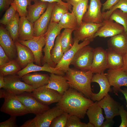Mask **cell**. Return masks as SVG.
<instances>
[{
  "instance_id": "ac0fdd59",
  "label": "cell",
  "mask_w": 127,
  "mask_h": 127,
  "mask_svg": "<svg viewBox=\"0 0 127 127\" xmlns=\"http://www.w3.org/2000/svg\"><path fill=\"white\" fill-rule=\"evenodd\" d=\"M99 105L104 110L107 119H113L119 115L120 104L115 101L108 93L103 98L97 101Z\"/></svg>"
},
{
  "instance_id": "8d00e7d4",
  "label": "cell",
  "mask_w": 127,
  "mask_h": 127,
  "mask_svg": "<svg viewBox=\"0 0 127 127\" xmlns=\"http://www.w3.org/2000/svg\"><path fill=\"white\" fill-rule=\"evenodd\" d=\"M109 18L122 25L124 32L127 34V13L116 9L112 12Z\"/></svg>"
},
{
  "instance_id": "f546056e",
  "label": "cell",
  "mask_w": 127,
  "mask_h": 127,
  "mask_svg": "<svg viewBox=\"0 0 127 127\" xmlns=\"http://www.w3.org/2000/svg\"><path fill=\"white\" fill-rule=\"evenodd\" d=\"M107 68L116 69L123 68V55L109 48L106 50Z\"/></svg>"
},
{
  "instance_id": "836d02e7",
  "label": "cell",
  "mask_w": 127,
  "mask_h": 127,
  "mask_svg": "<svg viewBox=\"0 0 127 127\" xmlns=\"http://www.w3.org/2000/svg\"><path fill=\"white\" fill-rule=\"evenodd\" d=\"M74 31L73 29H65L61 33V44L64 53L69 50L73 44L72 34Z\"/></svg>"
},
{
  "instance_id": "7c38bea8",
  "label": "cell",
  "mask_w": 127,
  "mask_h": 127,
  "mask_svg": "<svg viewBox=\"0 0 127 127\" xmlns=\"http://www.w3.org/2000/svg\"><path fill=\"white\" fill-rule=\"evenodd\" d=\"M22 44L28 47L33 53L36 64L41 66L42 56L43 48L45 45V40L44 34L38 36H34L26 40L18 41Z\"/></svg>"
},
{
  "instance_id": "b9f144b4",
  "label": "cell",
  "mask_w": 127,
  "mask_h": 127,
  "mask_svg": "<svg viewBox=\"0 0 127 127\" xmlns=\"http://www.w3.org/2000/svg\"><path fill=\"white\" fill-rule=\"evenodd\" d=\"M77 116L69 114L66 127H87V124L82 122Z\"/></svg>"
},
{
  "instance_id": "7402d4cb",
  "label": "cell",
  "mask_w": 127,
  "mask_h": 127,
  "mask_svg": "<svg viewBox=\"0 0 127 127\" xmlns=\"http://www.w3.org/2000/svg\"><path fill=\"white\" fill-rule=\"evenodd\" d=\"M16 48L17 62L22 68L35 61V58L31 50L27 46L20 44L18 41L15 42Z\"/></svg>"
},
{
  "instance_id": "5bb4252c",
  "label": "cell",
  "mask_w": 127,
  "mask_h": 127,
  "mask_svg": "<svg viewBox=\"0 0 127 127\" xmlns=\"http://www.w3.org/2000/svg\"><path fill=\"white\" fill-rule=\"evenodd\" d=\"M0 45L11 60L16 59V48L8 31L3 26L0 27Z\"/></svg>"
},
{
  "instance_id": "9c48e42d",
  "label": "cell",
  "mask_w": 127,
  "mask_h": 127,
  "mask_svg": "<svg viewBox=\"0 0 127 127\" xmlns=\"http://www.w3.org/2000/svg\"><path fill=\"white\" fill-rule=\"evenodd\" d=\"M30 93L39 102L47 106L58 102L62 96L57 91L44 86L36 88Z\"/></svg>"
},
{
  "instance_id": "d590c367",
  "label": "cell",
  "mask_w": 127,
  "mask_h": 127,
  "mask_svg": "<svg viewBox=\"0 0 127 127\" xmlns=\"http://www.w3.org/2000/svg\"><path fill=\"white\" fill-rule=\"evenodd\" d=\"M20 15L17 12L14 19L6 25V28L9 32L14 42L19 40L18 28Z\"/></svg>"
},
{
  "instance_id": "681fc988",
  "label": "cell",
  "mask_w": 127,
  "mask_h": 127,
  "mask_svg": "<svg viewBox=\"0 0 127 127\" xmlns=\"http://www.w3.org/2000/svg\"><path fill=\"white\" fill-rule=\"evenodd\" d=\"M115 123L113 119H107L104 122H103L101 127H111L113 126Z\"/></svg>"
},
{
  "instance_id": "74e56055",
  "label": "cell",
  "mask_w": 127,
  "mask_h": 127,
  "mask_svg": "<svg viewBox=\"0 0 127 127\" xmlns=\"http://www.w3.org/2000/svg\"><path fill=\"white\" fill-rule=\"evenodd\" d=\"M32 0H14L12 4L15 8L20 17H26L27 8L31 4Z\"/></svg>"
},
{
  "instance_id": "f1b7e54d",
  "label": "cell",
  "mask_w": 127,
  "mask_h": 127,
  "mask_svg": "<svg viewBox=\"0 0 127 127\" xmlns=\"http://www.w3.org/2000/svg\"><path fill=\"white\" fill-rule=\"evenodd\" d=\"M64 1L73 6L72 12L75 14L77 17L78 27L80 26L83 16L88 9L89 5L88 0H80L76 1L74 0H64Z\"/></svg>"
},
{
  "instance_id": "484cf974",
  "label": "cell",
  "mask_w": 127,
  "mask_h": 127,
  "mask_svg": "<svg viewBox=\"0 0 127 127\" xmlns=\"http://www.w3.org/2000/svg\"><path fill=\"white\" fill-rule=\"evenodd\" d=\"M33 4L28 6L26 18L31 22L34 23L44 12L48 2L38 0Z\"/></svg>"
},
{
  "instance_id": "ab89813d",
  "label": "cell",
  "mask_w": 127,
  "mask_h": 127,
  "mask_svg": "<svg viewBox=\"0 0 127 127\" xmlns=\"http://www.w3.org/2000/svg\"><path fill=\"white\" fill-rule=\"evenodd\" d=\"M16 10L12 4L7 9L2 18L0 20V23L6 25L12 21L15 17L17 12Z\"/></svg>"
},
{
  "instance_id": "52a82bcc",
  "label": "cell",
  "mask_w": 127,
  "mask_h": 127,
  "mask_svg": "<svg viewBox=\"0 0 127 127\" xmlns=\"http://www.w3.org/2000/svg\"><path fill=\"white\" fill-rule=\"evenodd\" d=\"M94 49L88 45L81 48L75 54L71 64L81 70L87 71L91 70Z\"/></svg>"
},
{
  "instance_id": "44dd1931",
  "label": "cell",
  "mask_w": 127,
  "mask_h": 127,
  "mask_svg": "<svg viewBox=\"0 0 127 127\" xmlns=\"http://www.w3.org/2000/svg\"><path fill=\"white\" fill-rule=\"evenodd\" d=\"M107 46L108 48L123 55L127 52V34L124 31L111 37Z\"/></svg>"
},
{
  "instance_id": "db71d44e",
  "label": "cell",
  "mask_w": 127,
  "mask_h": 127,
  "mask_svg": "<svg viewBox=\"0 0 127 127\" xmlns=\"http://www.w3.org/2000/svg\"><path fill=\"white\" fill-rule=\"evenodd\" d=\"M87 127H95L94 125L91 123L89 122L87 124Z\"/></svg>"
},
{
  "instance_id": "ffe728a7",
  "label": "cell",
  "mask_w": 127,
  "mask_h": 127,
  "mask_svg": "<svg viewBox=\"0 0 127 127\" xmlns=\"http://www.w3.org/2000/svg\"><path fill=\"white\" fill-rule=\"evenodd\" d=\"M91 82H96L99 85L100 90L97 93H93L91 99L93 101H98L106 95L109 92L112 91L108 79L105 73L95 74L93 75Z\"/></svg>"
},
{
  "instance_id": "e575fe53",
  "label": "cell",
  "mask_w": 127,
  "mask_h": 127,
  "mask_svg": "<svg viewBox=\"0 0 127 127\" xmlns=\"http://www.w3.org/2000/svg\"><path fill=\"white\" fill-rule=\"evenodd\" d=\"M69 10L67 7L56 2L52 11L50 22L58 23L63 15Z\"/></svg>"
},
{
  "instance_id": "7a4b0ae2",
  "label": "cell",
  "mask_w": 127,
  "mask_h": 127,
  "mask_svg": "<svg viewBox=\"0 0 127 127\" xmlns=\"http://www.w3.org/2000/svg\"><path fill=\"white\" fill-rule=\"evenodd\" d=\"M93 74L91 70L85 71L70 68L65 72L64 76L70 87L76 89L91 99L93 93L91 86Z\"/></svg>"
},
{
  "instance_id": "9a60e30c",
  "label": "cell",
  "mask_w": 127,
  "mask_h": 127,
  "mask_svg": "<svg viewBox=\"0 0 127 127\" xmlns=\"http://www.w3.org/2000/svg\"><path fill=\"white\" fill-rule=\"evenodd\" d=\"M114 91H119L123 86L127 87V71L123 68L116 69H109L105 73Z\"/></svg>"
},
{
  "instance_id": "816d5d0a",
  "label": "cell",
  "mask_w": 127,
  "mask_h": 127,
  "mask_svg": "<svg viewBox=\"0 0 127 127\" xmlns=\"http://www.w3.org/2000/svg\"><path fill=\"white\" fill-rule=\"evenodd\" d=\"M5 82L4 77L0 75V88H4L5 86Z\"/></svg>"
},
{
  "instance_id": "4dcf8cb0",
  "label": "cell",
  "mask_w": 127,
  "mask_h": 127,
  "mask_svg": "<svg viewBox=\"0 0 127 127\" xmlns=\"http://www.w3.org/2000/svg\"><path fill=\"white\" fill-rule=\"evenodd\" d=\"M58 24L62 29H69L75 30L78 28L77 17L73 12L65 13Z\"/></svg>"
},
{
  "instance_id": "f5cc1de1",
  "label": "cell",
  "mask_w": 127,
  "mask_h": 127,
  "mask_svg": "<svg viewBox=\"0 0 127 127\" xmlns=\"http://www.w3.org/2000/svg\"><path fill=\"white\" fill-rule=\"evenodd\" d=\"M119 91L121 92L124 95L127 101V105L126 106L127 107V89H125L123 90L120 88L119 90Z\"/></svg>"
},
{
  "instance_id": "7dc6e473",
  "label": "cell",
  "mask_w": 127,
  "mask_h": 127,
  "mask_svg": "<svg viewBox=\"0 0 127 127\" xmlns=\"http://www.w3.org/2000/svg\"><path fill=\"white\" fill-rule=\"evenodd\" d=\"M14 0H0V10L1 14L9 8Z\"/></svg>"
},
{
  "instance_id": "cb8c5ba5",
  "label": "cell",
  "mask_w": 127,
  "mask_h": 127,
  "mask_svg": "<svg viewBox=\"0 0 127 127\" xmlns=\"http://www.w3.org/2000/svg\"><path fill=\"white\" fill-rule=\"evenodd\" d=\"M34 36V23L30 22L26 17H20L18 28L19 40H28Z\"/></svg>"
},
{
  "instance_id": "603a6c76",
  "label": "cell",
  "mask_w": 127,
  "mask_h": 127,
  "mask_svg": "<svg viewBox=\"0 0 127 127\" xmlns=\"http://www.w3.org/2000/svg\"><path fill=\"white\" fill-rule=\"evenodd\" d=\"M44 86L55 90L62 95L70 87L64 76L54 73L50 74L48 83Z\"/></svg>"
},
{
  "instance_id": "bcb514c9",
  "label": "cell",
  "mask_w": 127,
  "mask_h": 127,
  "mask_svg": "<svg viewBox=\"0 0 127 127\" xmlns=\"http://www.w3.org/2000/svg\"><path fill=\"white\" fill-rule=\"evenodd\" d=\"M11 60L0 45V66L9 62Z\"/></svg>"
},
{
  "instance_id": "6da1fadb",
  "label": "cell",
  "mask_w": 127,
  "mask_h": 127,
  "mask_svg": "<svg viewBox=\"0 0 127 127\" xmlns=\"http://www.w3.org/2000/svg\"><path fill=\"white\" fill-rule=\"evenodd\" d=\"M94 103L81 93L70 87L56 106L69 115H75L83 119L89 107Z\"/></svg>"
},
{
  "instance_id": "c3c4849f",
  "label": "cell",
  "mask_w": 127,
  "mask_h": 127,
  "mask_svg": "<svg viewBox=\"0 0 127 127\" xmlns=\"http://www.w3.org/2000/svg\"><path fill=\"white\" fill-rule=\"evenodd\" d=\"M39 0H32V1L34 2ZM41 1L47 2L49 3H51L54 2H57L59 3L62 5L67 7L69 9V10L71 12H72L71 9L72 6L67 3H65L62 0H39Z\"/></svg>"
},
{
  "instance_id": "d4e9b609",
  "label": "cell",
  "mask_w": 127,
  "mask_h": 127,
  "mask_svg": "<svg viewBox=\"0 0 127 127\" xmlns=\"http://www.w3.org/2000/svg\"><path fill=\"white\" fill-rule=\"evenodd\" d=\"M41 66L34 64L33 62L28 64L25 68L18 72L16 74L21 77L25 74L32 72L38 71H44L51 73L64 76L65 73L56 67H51L48 63H46Z\"/></svg>"
},
{
  "instance_id": "ee69618b",
  "label": "cell",
  "mask_w": 127,
  "mask_h": 127,
  "mask_svg": "<svg viewBox=\"0 0 127 127\" xmlns=\"http://www.w3.org/2000/svg\"><path fill=\"white\" fill-rule=\"evenodd\" d=\"M119 115L121 118V122L119 127H127V111L124 109L123 105H121L119 110Z\"/></svg>"
},
{
  "instance_id": "4fadbf2b",
  "label": "cell",
  "mask_w": 127,
  "mask_h": 127,
  "mask_svg": "<svg viewBox=\"0 0 127 127\" xmlns=\"http://www.w3.org/2000/svg\"><path fill=\"white\" fill-rule=\"evenodd\" d=\"M109 19L104 20L102 24L95 33L94 38L98 36L106 38L112 37L124 31L123 27Z\"/></svg>"
},
{
  "instance_id": "d6a6232c",
  "label": "cell",
  "mask_w": 127,
  "mask_h": 127,
  "mask_svg": "<svg viewBox=\"0 0 127 127\" xmlns=\"http://www.w3.org/2000/svg\"><path fill=\"white\" fill-rule=\"evenodd\" d=\"M61 38L60 33L56 37L55 44L51 52L52 60L56 66L62 59L64 54L61 44Z\"/></svg>"
},
{
  "instance_id": "8992f818",
  "label": "cell",
  "mask_w": 127,
  "mask_h": 127,
  "mask_svg": "<svg viewBox=\"0 0 127 127\" xmlns=\"http://www.w3.org/2000/svg\"><path fill=\"white\" fill-rule=\"evenodd\" d=\"M62 30L58 23L50 22L47 30L44 34L45 44L43 50L44 53L43 58V64L47 63L52 67L56 66L52 61L51 56V52L54 46L56 37L60 33Z\"/></svg>"
},
{
  "instance_id": "4316f807",
  "label": "cell",
  "mask_w": 127,
  "mask_h": 127,
  "mask_svg": "<svg viewBox=\"0 0 127 127\" xmlns=\"http://www.w3.org/2000/svg\"><path fill=\"white\" fill-rule=\"evenodd\" d=\"M89 122L93 123L95 127H100L103 122L104 117L102 108L95 101L90 106L87 111Z\"/></svg>"
},
{
  "instance_id": "5b68a950",
  "label": "cell",
  "mask_w": 127,
  "mask_h": 127,
  "mask_svg": "<svg viewBox=\"0 0 127 127\" xmlns=\"http://www.w3.org/2000/svg\"><path fill=\"white\" fill-rule=\"evenodd\" d=\"M4 79L5 85L4 89L14 95H18L25 92L31 93L40 87L27 84L22 81L21 77L16 74L5 76Z\"/></svg>"
},
{
  "instance_id": "e0dca14e",
  "label": "cell",
  "mask_w": 127,
  "mask_h": 127,
  "mask_svg": "<svg viewBox=\"0 0 127 127\" xmlns=\"http://www.w3.org/2000/svg\"><path fill=\"white\" fill-rule=\"evenodd\" d=\"M102 5L100 0H90L88 10L83 16L82 21L96 24L102 23L104 20L101 10Z\"/></svg>"
},
{
  "instance_id": "ba28073f",
  "label": "cell",
  "mask_w": 127,
  "mask_h": 127,
  "mask_svg": "<svg viewBox=\"0 0 127 127\" xmlns=\"http://www.w3.org/2000/svg\"><path fill=\"white\" fill-rule=\"evenodd\" d=\"M29 113L36 115L50 108L48 106L41 103L33 96L30 92H25L16 95Z\"/></svg>"
},
{
  "instance_id": "2e32d148",
  "label": "cell",
  "mask_w": 127,
  "mask_h": 127,
  "mask_svg": "<svg viewBox=\"0 0 127 127\" xmlns=\"http://www.w3.org/2000/svg\"><path fill=\"white\" fill-rule=\"evenodd\" d=\"M107 68V61L106 50L100 47L94 48L91 70L93 73H104Z\"/></svg>"
},
{
  "instance_id": "3957f363",
  "label": "cell",
  "mask_w": 127,
  "mask_h": 127,
  "mask_svg": "<svg viewBox=\"0 0 127 127\" xmlns=\"http://www.w3.org/2000/svg\"><path fill=\"white\" fill-rule=\"evenodd\" d=\"M0 98L4 99L0 109L1 112L10 116H20L29 112L23 104L19 100L16 95L8 93L4 89H0Z\"/></svg>"
},
{
  "instance_id": "1f68e13d",
  "label": "cell",
  "mask_w": 127,
  "mask_h": 127,
  "mask_svg": "<svg viewBox=\"0 0 127 127\" xmlns=\"http://www.w3.org/2000/svg\"><path fill=\"white\" fill-rule=\"evenodd\" d=\"M16 59L0 66V75L5 76L16 74L21 69Z\"/></svg>"
},
{
  "instance_id": "f6af8a7d",
  "label": "cell",
  "mask_w": 127,
  "mask_h": 127,
  "mask_svg": "<svg viewBox=\"0 0 127 127\" xmlns=\"http://www.w3.org/2000/svg\"><path fill=\"white\" fill-rule=\"evenodd\" d=\"M119 0H107L103 4H102L103 7L102 12L105 11V10H109L113 6L116 4Z\"/></svg>"
},
{
  "instance_id": "f907efd6",
  "label": "cell",
  "mask_w": 127,
  "mask_h": 127,
  "mask_svg": "<svg viewBox=\"0 0 127 127\" xmlns=\"http://www.w3.org/2000/svg\"><path fill=\"white\" fill-rule=\"evenodd\" d=\"M123 69L127 71V52L123 55Z\"/></svg>"
},
{
  "instance_id": "d6986e66",
  "label": "cell",
  "mask_w": 127,
  "mask_h": 127,
  "mask_svg": "<svg viewBox=\"0 0 127 127\" xmlns=\"http://www.w3.org/2000/svg\"><path fill=\"white\" fill-rule=\"evenodd\" d=\"M56 2L49 3L44 12L34 23L35 36L44 34L50 22L52 9Z\"/></svg>"
},
{
  "instance_id": "7bdbcfd3",
  "label": "cell",
  "mask_w": 127,
  "mask_h": 127,
  "mask_svg": "<svg viewBox=\"0 0 127 127\" xmlns=\"http://www.w3.org/2000/svg\"><path fill=\"white\" fill-rule=\"evenodd\" d=\"M16 116H11L8 119L0 123V127H17L16 124Z\"/></svg>"
},
{
  "instance_id": "60d3db41",
  "label": "cell",
  "mask_w": 127,
  "mask_h": 127,
  "mask_svg": "<svg viewBox=\"0 0 127 127\" xmlns=\"http://www.w3.org/2000/svg\"><path fill=\"white\" fill-rule=\"evenodd\" d=\"M69 114L64 112L52 121L50 127H66Z\"/></svg>"
},
{
  "instance_id": "30bf717a",
  "label": "cell",
  "mask_w": 127,
  "mask_h": 127,
  "mask_svg": "<svg viewBox=\"0 0 127 127\" xmlns=\"http://www.w3.org/2000/svg\"><path fill=\"white\" fill-rule=\"evenodd\" d=\"M74 43L71 48L64 53L60 60L55 67L65 73L70 68L69 66L77 52L84 46L88 45L91 41L89 40H84L79 44V41L73 38Z\"/></svg>"
},
{
  "instance_id": "277c9868",
  "label": "cell",
  "mask_w": 127,
  "mask_h": 127,
  "mask_svg": "<svg viewBox=\"0 0 127 127\" xmlns=\"http://www.w3.org/2000/svg\"><path fill=\"white\" fill-rule=\"evenodd\" d=\"M64 111L56 106L36 115L27 120L20 127H49L53 120Z\"/></svg>"
},
{
  "instance_id": "83f0119b",
  "label": "cell",
  "mask_w": 127,
  "mask_h": 127,
  "mask_svg": "<svg viewBox=\"0 0 127 127\" xmlns=\"http://www.w3.org/2000/svg\"><path fill=\"white\" fill-rule=\"evenodd\" d=\"M49 77L50 76L47 74L29 73L23 76L21 79L22 81L29 85L40 87L48 83Z\"/></svg>"
},
{
  "instance_id": "8fae6325",
  "label": "cell",
  "mask_w": 127,
  "mask_h": 127,
  "mask_svg": "<svg viewBox=\"0 0 127 127\" xmlns=\"http://www.w3.org/2000/svg\"><path fill=\"white\" fill-rule=\"evenodd\" d=\"M102 24V22L96 24L82 21L79 26L73 31V38L79 41L89 40L91 42L94 38L95 33Z\"/></svg>"
},
{
  "instance_id": "11a10c76",
  "label": "cell",
  "mask_w": 127,
  "mask_h": 127,
  "mask_svg": "<svg viewBox=\"0 0 127 127\" xmlns=\"http://www.w3.org/2000/svg\"><path fill=\"white\" fill-rule=\"evenodd\" d=\"M74 0L75 1H79L80 0Z\"/></svg>"
},
{
  "instance_id": "f35d334b",
  "label": "cell",
  "mask_w": 127,
  "mask_h": 127,
  "mask_svg": "<svg viewBox=\"0 0 127 127\" xmlns=\"http://www.w3.org/2000/svg\"><path fill=\"white\" fill-rule=\"evenodd\" d=\"M116 9H119L123 12L127 13V0H119L116 4L109 10L106 12H102L103 19H109L112 12Z\"/></svg>"
}]
</instances>
